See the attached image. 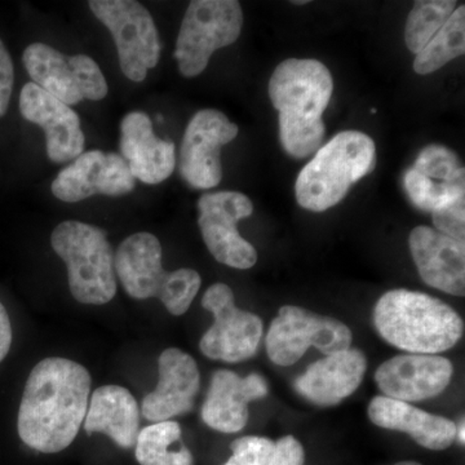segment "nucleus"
Listing matches in <instances>:
<instances>
[{
  "instance_id": "1",
  "label": "nucleus",
  "mask_w": 465,
  "mask_h": 465,
  "mask_svg": "<svg viewBox=\"0 0 465 465\" xmlns=\"http://www.w3.org/2000/svg\"><path fill=\"white\" fill-rule=\"evenodd\" d=\"M92 379L84 366L67 358L41 361L27 378L17 430L30 449L63 451L78 436L87 414Z\"/></svg>"
},
{
  "instance_id": "2",
  "label": "nucleus",
  "mask_w": 465,
  "mask_h": 465,
  "mask_svg": "<svg viewBox=\"0 0 465 465\" xmlns=\"http://www.w3.org/2000/svg\"><path fill=\"white\" fill-rule=\"evenodd\" d=\"M333 92L331 73L313 58H287L275 67L269 97L280 113V137L284 152L305 158L322 145V115Z\"/></svg>"
},
{
  "instance_id": "3",
  "label": "nucleus",
  "mask_w": 465,
  "mask_h": 465,
  "mask_svg": "<svg viewBox=\"0 0 465 465\" xmlns=\"http://www.w3.org/2000/svg\"><path fill=\"white\" fill-rule=\"evenodd\" d=\"M376 331L391 347L412 354H440L460 341L464 322L455 309L428 293L391 290L374 308Z\"/></svg>"
},
{
  "instance_id": "4",
  "label": "nucleus",
  "mask_w": 465,
  "mask_h": 465,
  "mask_svg": "<svg viewBox=\"0 0 465 465\" xmlns=\"http://www.w3.org/2000/svg\"><path fill=\"white\" fill-rule=\"evenodd\" d=\"M374 140L360 131H344L317 150L295 183L298 203L323 213L347 197L349 189L374 171Z\"/></svg>"
},
{
  "instance_id": "5",
  "label": "nucleus",
  "mask_w": 465,
  "mask_h": 465,
  "mask_svg": "<svg viewBox=\"0 0 465 465\" xmlns=\"http://www.w3.org/2000/svg\"><path fill=\"white\" fill-rule=\"evenodd\" d=\"M115 273L125 292L137 300L159 299L173 316H183L200 292L202 280L193 269L167 272L161 242L152 232H134L114 255Z\"/></svg>"
},
{
  "instance_id": "6",
  "label": "nucleus",
  "mask_w": 465,
  "mask_h": 465,
  "mask_svg": "<svg viewBox=\"0 0 465 465\" xmlns=\"http://www.w3.org/2000/svg\"><path fill=\"white\" fill-rule=\"evenodd\" d=\"M51 244L66 264L70 292L76 302H112L116 293L114 252L103 229L69 220L54 228Z\"/></svg>"
},
{
  "instance_id": "7",
  "label": "nucleus",
  "mask_w": 465,
  "mask_h": 465,
  "mask_svg": "<svg viewBox=\"0 0 465 465\" xmlns=\"http://www.w3.org/2000/svg\"><path fill=\"white\" fill-rule=\"evenodd\" d=\"M243 12L235 0H194L186 9L173 56L186 78L202 74L213 52L240 38Z\"/></svg>"
},
{
  "instance_id": "8",
  "label": "nucleus",
  "mask_w": 465,
  "mask_h": 465,
  "mask_svg": "<svg viewBox=\"0 0 465 465\" xmlns=\"http://www.w3.org/2000/svg\"><path fill=\"white\" fill-rule=\"evenodd\" d=\"M351 341L353 333L341 321L293 305H283L266 333L265 348L272 362L287 367L299 362L309 348L329 356L347 351Z\"/></svg>"
},
{
  "instance_id": "9",
  "label": "nucleus",
  "mask_w": 465,
  "mask_h": 465,
  "mask_svg": "<svg viewBox=\"0 0 465 465\" xmlns=\"http://www.w3.org/2000/svg\"><path fill=\"white\" fill-rule=\"evenodd\" d=\"M88 5L112 34L124 74L143 82L161 57L157 26L148 9L134 0H91Z\"/></svg>"
},
{
  "instance_id": "10",
  "label": "nucleus",
  "mask_w": 465,
  "mask_h": 465,
  "mask_svg": "<svg viewBox=\"0 0 465 465\" xmlns=\"http://www.w3.org/2000/svg\"><path fill=\"white\" fill-rule=\"evenodd\" d=\"M33 84L65 105L84 100L100 101L108 94V84L96 61L87 54L66 56L45 43H33L24 52Z\"/></svg>"
},
{
  "instance_id": "11",
  "label": "nucleus",
  "mask_w": 465,
  "mask_h": 465,
  "mask_svg": "<svg viewBox=\"0 0 465 465\" xmlns=\"http://www.w3.org/2000/svg\"><path fill=\"white\" fill-rule=\"evenodd\" d=\"M202 307L213 314V323L202 336V353L213 361L238 363L258 351L264 326L259 316L235 305L234 293L225 283L208 287Z\"/></svg>"
},
{
  "instance_id": "12",
  "label": "nucleus",
  "mask_w": 465,
  "mask_h": 465,
  "mask_svg": "<svg viewBox=\"0 0 465 465\" xmlns=\"http://www.w3.org/2000/svg\"><path fill=\"white\" fill-rule=\"evenodd\" d=\"M198 225L211 255L231 268H252L258 251L242 237L238 223L253 213L247 195L238 192L204 193L198 201Z\"/></svg>"
},
{
  "instance_id": "13",
  "label": "nucleus",
  "mask_w": 465,
  "mask_h": 465,
  "mask_svg": "<svg viewBox=\"0 0 465 465\" xmlns=\"http://www.w3.org/2000/svg\"><path fill=\"white\" fill-rule=\"evenodd\" d=\"M224 113L203 109L193 116L180 149L179 173L195 189L215 188L223 179L222 148L238 136Z\"/></svg>"
},
{
  "instance_id": "14",
  "label": "nucleus",
  "mask_w": 465,
  "mask_h": 465,
  "mask_svg": "<svg viewBox=\"0 0 465 465\" xmlns=\"http://www.w3.org/2000/svg\"><path fill=\"white\" fill-rule=\"evenodd\" d=\"M136 179L122 155L91 150L82 153L52 183L54 197L67 203L103 194L121 197L134 189Z\"/></svg>"
},
{
  "instance_id": "15",
  "label": "nucleus",
  "mask_w": 465,
  "mask_h": 465,
  "mask_svg": "<svg viewBox=\"0 0 465 465\" xmlns=\"http://www.w3.org/2000/svg\"><path fill=\"white\" fill-rule=\"evenodd\" d=\"M454 366L439 354H400L385 361L375 372V381L385 397L419 402L434 399L451 382Z\"/></svg>"
},
{
  "instance_id": "16",
  "label": "nucleus",
  "mask_w": 465,
  "mask_h": 465,
  "mask_svg": "<svg viewBox=\"0 0 465 465\" xmlns=\"http://www.w3.org/2000/svg\"><path fill=\"white\" fill-rule=\"evenodd\" d=\"M403 185L415 207L432 213L465 195L464 167L452 150L430 145L419 153L414 166L406 171Z\"/></svg>"
},
{
  "instance_id": "17",
  "label": "nucleus",
  "mask_w": 465,
  "mask_h": 465,
  "mask_svg": "<svg viewBox=\"0 0 465 465\" xmlns=\"http://www.w3.org/2000/svg\"><path fill=\"white\" fill-rule=\"evenodd\" d=\"M20 112L26 121L43 128L48 158L54 163H65L84 153L85 137L79 115L33 82L21 90Z\"/></svg>"
},
{
  "instance_id": "18",
  "label": "nucleus",
  "mask_w": 465,
  "mask_h": 465,
  "mask_svg": "<svg viewBox=\"0 0 465 465\" xmlns=\"http://www.w3.org/2000/svg\"><path fill=\"white\" fill-rule=\"evenodd\" d=\"M158 384L143 400V418L171 420L188 414L201 388V374L194 358L177 348H168L158 360Z\"/></svg>"
},
{
  "instance_id": "19",
  "label": "nucleus",
  "mask_w": 465,
  "mask_h": 465,
  "mask_svg": "<svg viewBox=\"0 0 465 465\" xmlns=\"http://www.w3.org/2000/svg\"><path fill=\"white\" fill-rule=\"evenodd\" d=\"M269 393L264 376H240L229 370H217L211 379L202 419L208 427L222 433H237L249 421V405L265 399Z\"/></svg>"
},
{
  "instance_id": "20",
  "label": "nucleus",
  "mask_w": 465,
  "mask_h": 465,
  "mask_svg": "<svg viewBox=\"0 0 465 465\" xmlns=\"http://www.w3.org/2000/svg\"><path fill=\"white\" fill-rule=\"evenodd\" d=\"M366 370L365 353L360 349L349 348L312 363L296 378L293 388L313 405L335 406L360 388Z\"/></svg>"
},
{
  "instance_id": "21",
  "label": "nucleus",
  "mask_w": 465,
  "mask_h": 465,
  "mask_svg": "<svg viewBox=\"0 0 465 465\" xmlns=\"http://www.w3.org/2000/svg\"><path fill=\"white\" fill-rule=\"evenodd\" d=\"M409 247L421 280L433 289L465 295V244L430 228L416 226Z\"/></svg>"
},
{
  "instance_id": "22",
  "label": "nucleus",
  "mask_w": 465,
  "mask_h": 465,
  "mask_svg": "<svg viewBox=\"0 0 465 465\" xmlns=\"http://www.w3.org/2000/svg\"><path fill=\"white\" fill-rule=\"evenodd\" d=\"M121 152L134 179L149 185L163 183L176 167L174 143L159 139L143 112H131L121 124Z\"/></svg>"
},
{
  "instance_id": "23",
  "label": "nucleus",
  "mask_w": 465,
  "mask_h": 465,
  "mask_svg": "<svg viewBox=\"0 0 465 465\" xmlns=\"http://www.w3.org/2000/svg\"><path fill=\"white\" fill-rule=\"evenodd\" d=\"M367 414L378 427L409 434L418 445L434 451L449 449L457 440L454 421L390 397H374Z\"/></svg>"
},
{
  "instance_id": "24",
  "label": "nucleus",
  "mask_w": 465,
  "mask_h": 465,
  "mask_svg": "<svg viewBox=\"0 0 465 465\" xmlns=\"http://www.w3.org/2000/svg\"><path fill=\"white\" fill-rule=\"evenodd\" d=\"M84 430L88 434H106L119 448H134L140 433V410L131 391L119 385L97 388L91 396Z\"/></svg>"
},
{
  "instance_id": "25",
  "label": "nucleus",
  "mask_w": 465,
  "mask_h": 465,
  "mask_svg": "<svg viewBox=\"0 0 465 465\" xmlns=\"http://www.w3.org/2000/svg\"><path fill=\"white\" fill-rule=\"evenodd\" d=\"M177 421H159L140 430L136 440L137 461L142 465H194L191 450L183 445Z\"/></svg>"
},
{
  "instance_id": "26",
  "label": "nucleus",
  "mask_w": 465,
  "mask_h": 465,
  "mask_svg": "<svg viewBox=\"0 0 465 465\" xmlns=\"http://www.w3.org/2000/svg\"><path fill=\"white\" fill-rule=\"evenodd\" d=\"M465 52V7L459 5L423 51L416 54L415 73L430 74Z\"/></svg>"
},
{
  "instance_id": "27",
  "label": "nucleus",
  "mask_w": 465,
  "mask_h": 465,
  "mask_svg": "<svg viewBox=\"0 0 465 465\" xmlns=\"http://www.w3.org/2000/svg\"><path fill=\"white\" fill-rule=\"evenodd\" d=\"M457 9V2L452 0H420L407 17L405 42L412 54L424 50L434 35L448 23Z\"/></svg>"
},
{
  "instance_id": "28",
  "label": "nucleus",
  "mask_w": 465,
  "mask_h": 465,
  "mask_svg": "<svg viewBox=\"0 0 465 465\" xmlns=\"http://www.w3.org/2000/svg\"><path fill=\"white\" fill-rule=\"evenodd\" d=\"M232 457L224 465H269L275 449L274 440L259 436H244L232 440Z\"/></svg>"
},
{
  "instance_id": "29",
  "label": "nucleus",
  "mask_w": 465,
  "mask_h": 465,
  "mask_svg": "<svg viewBox=\"0 0 465 465\" xmlns=\"http://www.w3.org/2000/svg\"><path fill=\"white\" fill-rule=\"evenodd\" d=\"M436 231L454 238L459 242L465 240V195L432 213Z\"/></svg>"
},
{
  "instance_id": "30",
  "label": "nucleus",
  "mask_w": 465,
  "mask_h": 465,
  "mask_svg": "<svg viewBox=\"0 0 465 465\" xmlns=\"http://www.w3.org/2000/svg\"><path fill=\"white\" fill-rule=\"evenodd\" d=\"M304 461L305 451L302 442L293 436H284L275 442L269 465H304Z\"/></svg>"
},
{
  "instance_id": "31",
  "label": "nucleus",
  "mask_w": 465,
  "mask_h": 465,
  "mask_svg": "<svg viewBox=\"0 0 465 465\" xmlns=\"http://www.w3.org/2000/svg\"><path fill=\"white\" fill-rule=\"evenodd\" d=\"M15 84V67L11 54L0 41V116L7 113Z\"/></svg>"
},
{
  "instance_id": "32",
  "label": "nucleus",
  "mask_w": 465,
  "mask_h": 465,
  "mask_svg": "<svg viewBox=\"0 0 465 465\" xmlns=\"http://www.w3.org/2000/svg\"><path fill=\"white\" fill-rule=\"evenodd\" d=\"M12 345L11 321L5 305L0 302V362L7 357Z\"/></svg>"
},
{
  "instance_id": "33",
  "label": "nucleus",
  "mask_w": 465,
  "mask_h": 465,
  "mask_svg": "<svg viewBox=\"0 0 465 465\" xmlns=\"http://www.w3.org/2000/svg\"><path fill=\"white\" fill-rule=\"evenodd\" d=\"M457 440L461 445L465 443V433H464V419H461L460 423L457 424Z\"/></svg>"
},
{
  "instance_id": "34",
  "label": "nucleus",
  "mask_w": 465,
  "mask_h": 465,
  "mask_svg": "<svg viewBox=\"0 0 465 465\" xmlns=\"http://www.w3.org/2000/svg\"><path fill=\"white\" fill-rule=\"evenodd\" d=\"M393 465H423V464L418 463V461L407 460V461H400V463H396Z\"/></svg>"
},
{
  "instance_id": "35",
  "label": "nucleus",
  "mask_w": 465,
  "mask_h": 465,
  "mask_svg": "<svg viewBox=\"0 0 465 465\" xmlns=\"http://www.w3.org/2000/svg\"><path fill=\"white\" fill-rule=\"evenodd\" d=\"M307 0H300V2H298V0H293L292 2V5H307Z\"/></svg>"
}]
</instances>
